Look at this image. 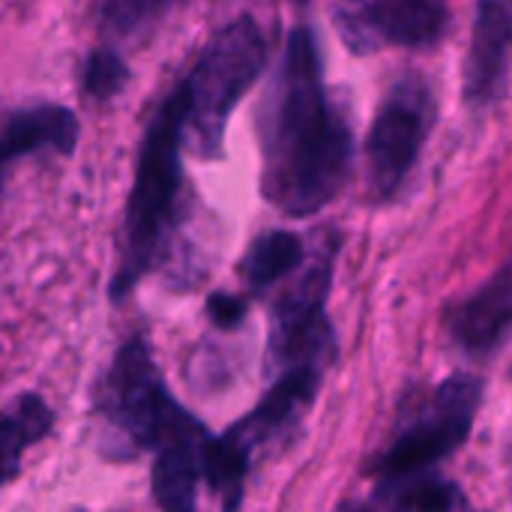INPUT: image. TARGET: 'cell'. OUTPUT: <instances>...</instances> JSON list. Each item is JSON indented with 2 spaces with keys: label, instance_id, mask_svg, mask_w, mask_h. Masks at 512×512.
Segmentation results:
<instances>
[{
  "label": "cell",
  "instance_id": "cell-1",
  "mask_svg": "<svg viewBox=\"0 0 512 512\" xmlns=\"http://www.w3.org/2000/svg\"><path fill=\"white\" fill-rule=\"evenodd\" d=\"M264 192L291 216L327 207L351 168V132L333 108L309 30H294L264 111Z\"/></svg>",
  "mask_w": 512,
  "mask_h": 512
},
{
  "label": "cell",
  "instance_id": "cell-2",
  "mask_svg": "<svg viewBox=\"0 0 512 512\" xmlns=\"http://www.w3.org/2000/svg\"><path fill=\"white\" fill-rule=\"evenodd\" d=\"M183 144H186V93L180 84L159 105L138 153L135 186L123 222V252L111 285L114 300H123L162 255L180 195Z\"/></svg>",
  "mask_w": 512,
  "mask_h": 512
},
{
  "label": "cell",
  "instance_id": "cell-3",
  "mask_svg": "<svg viewBox=\"0 0 512 512\" xmlns=\"http://www.w3.org/2000/svg\"><path fill=\"white\" fill-rule=\"evenodd\" d=\"M267 63L264 33L252 18L222 27L183 81L186 93V141L201 156H219L225 126L234 105L258 81Z\"/></svg>",
  "mask_w": 512,
  "mask_h": 512
},
{
  "label": "cell",
  "instance_id": "cell-4",
  "mask_svg": "<svg viewBox=\"0 0 512 512\" xmlns=\"http://www.w3.org/2000/svg\"><path fill=\"white\" fill-rule=\"evenodd\" d=\"M93 411L114 441V456L156 450L180 420L183 408L168 396L165 381L141 336H132L111 360L93 390Z\"/></svg>",
  "mask_w": 512,
  "mask_h": 512
},
{
  "label": "cell",
  "instance_id": "cell-5",
  "mask_svg": "<svg viewBox=\"0 0 512 512\" xmlns=\"http://www.w3.org/2000/svg\"><path fill=\"white\" fill-rule=\"evenodd\" d=\"M318 387V372L312 366H297L276 381L264 402L231 426L222 438H210L204 453V480L222 498L225 507H237L243 495V480L252 462V453L276 438L300 411L312 402Z\"/></svg>",
  "mask_w": 512,
  "mask_h": 512
},
{
  "label": "cell",
  "instance_id": "cell-6",
  "mask_svg": "<svg viewBox=\"0 0 512 512\" xmlns=\"http://www.w3.org/2000/svg\"><path fill=\"white\" fill-rule=\"evenodd\" d=\"M483 384L471 375L450 378L438 393L432 408L408 432L396 438L390 453L381 459L378 471L387 480H408L438 459L450 456L471 432L480 408Z\"/></svg>",
  "mask_w": 512,
  "mask_h": 512
},
{
  "label": "cell",
  "instance_id": "cell-7",
  "mask_svg": "<svg viewBox=\"0 0 512 512\" xmlns=\"http://www.w3.org/2000/svg\"><path fill=\"white\" fill-rule=\"evenodd\" d=\"M447 0H339L336 24L354 51L417 48L447 27Z\"/></svg>",
  "mask_w": 512,
  "mask_h": 512
},
{
  "label": "cell",
  "instance_id": "cell-8",
  "mask_svg": "<svg viewBox=\"0 0 512 512\" xmlns=\"http://www.w3.org/2000/svg\"><path fill=\"white\" fill-rule=\"evenodd\" d=\"M429 105L420 84H405L378 111L369 135V177L375 195H393L417 162L429 129Z\"/></svg>",
  "mask_w": 512,
  "mask_h": 512
},
{
  "label": "cell",
  "instance_id": "cell-9",
  "mask_svg": "<svg viewBox=\"0 0 512 512\" xmlns=\"http://www.w3.org/2000/svg\"><path fill=\"white\" fill-rule=\"evenodd\" d=\"M204 426L183 411L171 432L159 441L153 465V498L159 507L186 512L195 507L198 483L204 480V453H207Z\"/></svg>",
  "mask_w": 512,
  "mask_h": 512
},
{
  "label": "cell",
  "instance_id": "cell-10",
  "mask_svg": "<svg viewBox=\"0 0 512 512\" xmlns=\"http://www.w3.org/2000/svg\"><path fill=\"white\" fill-rule=\"evenodd\" d=\"M512 54V0H480L471 51L465 60V96L486 105L498 96Z\"/></svg>",
  "mask_w": 512,
  "mask_h": 512
},
{
  "label": "cell",
  "instance_id": "cell-11",
  "mask_svg": "<svg viewBox=\"0 0 512 512\" xmlns=\"http://www.w3.org/2000/svg\"><path fill=\"white\" fill-rule=\"evenodd\" d=\"M330 291V264H315L276 306L273 312V351L282 360H300L312 354L324 333V300Z\"/></svg>",
  "mask_w": 512,
  "mask_h": 512
},
{
  "label": "cell",
  "instance_id": "cell-12",
  "mask_svg": "<svg viewBox=\"0 0 512 512\" xmlns=\"http://www.w3.org/2000/svg\"><path fill=\"white\" fill-rule=\"evenodd\" d=\"M78 144V117L63 105H36L15 111L0 126V189L9 168L30 153L69 156Z\"/></svg>",
  "mask_w": 512,
  "mask_h": 512
},
{
  "label": "cell",
  "instance_id": "cell-13",
  "mask_svg": "<svg viewBox=\"0 0 512 512\" xmlns=\"http://www.w3.org/2000/svg\"><path fill=\"white\" fill-rule=\"evenodd\" d=\"M512 324V264L483 285L453 318V336L468 351L492 348Z\"/></svg>",
  "mask_w": 512,
  "mask_h": 512
},
{
  "label": "cell",
  "instance_id": "cell-14",
  "mask_svg": "<svg viewBox=\"0 0 512 512\" xmlns=\"http://www.w3.org/2000/svg\"><path fill=\"white\" fill-rule=\"evenodd\" d=\"M51 423V408L33 393L18 396L6 411H0V486L18 477L24 453L51 432Z\"/></svg>",
  "mask_w": 512,
  "mask_h": 512
},
{
  "label": "cell",
  "instance_id": "cell-15",
  "mask_svg": "<svg viewBox=\"0 0 512 512\" xmlns=\"http://www.w3.org/2000/svg\"><path fill=\"white\" fill-rule=\"evenodd\" d=\"M300 261H303L300 237L291 231H273L252 243L249 255L243 258V276L255 291H261L276 279H282L285 273H291Z\"/></svg>",
  "mask_w": 512,
  "mask_h": 512
},
{
  "label": "cell",
  "instance_id": "cell-16",
  "mask_svg": "<svg viewBox=\"0 0 512 512\" xmlns=\"http://www.w3.org/2000/svg\"><path fill=\"white\" fill-rule=\"evenodd\" d=\"M129 81V69L123 63V57L111 48H96L87 63H84V93L105 102L111 96H117Z\"/></svg>",
  "mask_w": 512,
  "mask_h": 512
},
{
  "label": "cell",
  "instance_id": "cell-17",
  "mask_svg": "<svg viewBox=\"0 0 512 512\" xmlns=\"http://www.w3.org/2000/svg\"><path fill=\"white\" fill-rule=\"evenodd\" d=\"M174 3L180 0H96V9L108 27L120 33H132L150 24L153 18H159L162 12H168Z\"/></svg>",
  "mask_w": 512,
  "mask_h": 512
},
{
  "label": "cell",
  "instance_id": "cell-18",
  "mask_svg": "<svg viewBox=\"0 0 512 512\" xmlns=\"http://www.w3.org/2000/svg\"><path fill=\"white\" fill-rule=\"evenodd\" d=\"M396 507H402V510H450V507H462V498L450 486L420 483L417 489H405L396 498Z\"/></svg>",
  "mask_w": 512,
  "mask_h": 512
},
{
  "label": "cell",
  "instance_id": "cell-19",
  "mask_svg": "<svg viewBox=\"0 0 512 512\" xmlns=\"http://www.w3.org/2000/svg\"><path fill=\"white\" fill-rule=\"evenodd\" d=\"M207 309H210V315H213V321H216V324H222V327H234V324L243 318L246 303H243V300H237V297H228V294H213Z\"/></svg>",
  "mask_w": 512,
  "mask_h": 512
}]
</instances>
